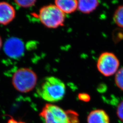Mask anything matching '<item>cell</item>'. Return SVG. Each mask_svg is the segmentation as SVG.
I'll list each match as a JSON object with an SVG mask.
<instances>
[{
    "mask_svg": "<svg viewBox=\"0 0 123 123\" xmlns=\"http://www.w3.org/2000/svg\"><path fill=\"white\" fill-rule=\"evenodd\" d=\"M24 44L22 40L12 37L5 43L4 51L6 54L12 58L21 57L24 53Z\"/></svg>",
    "mask_w": 123,
    "mask_h": 123,
    "instance_id": "8992f818",
    "label": "cell"
},
{
    "mask_svg": "<svg viewBox=\"0 0 123 123\" xmlns=\"http://www.w3.org/2000/svg\"><path fill=\"white\" fill-rule=\"evenodd\" d=\"M88 123H110L109 115L105 110H92L88 115Z\"/></svg>",
    "mask_w": 123,
    "mask_h": 123,
    "instance_id": "ba28073f",
    "label": "cell"
},
{
    "mask_svg": "<svg viewBox=\"0 0 123 123\" xmlns=\"http://www.w3.org/2000/svg\"><path fill=\"white\" fill-rule=\"evenodd\" d=\"M2 39L1 38L0 36V49H1V47H2Z\"/></svg>",
    "mask_w": 123,
    "mask_h": 123,
    "instance_id": "e0dca14e",
    "label": "cell"
},
{
    "mask_svg": "<svg viewBox=\"0 0 123 123\" xmlns=\"http://www.w3.org/2000/svg\"><path fill=\"white\" fill-rule=\"evenodd\" d=\"M37 80V75L33 71L27 68H22L13 74L12 84L18 91L27 92L35 87Z\"/></svg>",
    "mask_w": 123,
    "mask_h": 123,
    "instance_id": "277c9868",
    "label": "cell"
},
{
    "mask_svg": "<svg viewBox=\"0 0 123 123\" xmlns=\"http://www.w3.org/2000/svg\"><path fill=\"white\" fill-rule=\"evenodd\" d=\"M16 11L13 6L6 2H0V24L6 25L13 21Z\"/></svg>",
    "mask_w": 123,
    "mask_h": 123,
    "instance_id": "52a82bcc",
    "label": "cell"
},
{
    "mask_svg": "<svg viewBox=\"0 0 123 123\" xmlns=\"http://www.w3.org/2000/svg\"><path fill=\"white\" fill-rule=\"evenodd\" d=\"M113 19L118 26L123 28V5L119 6L115 10Z\"/></svg>",
    "mask_w": 123,
    "mask_h": 123,
    "instance_id": "8fae6325",
    "label": "cell"
},
{
    "mask_svg": "<svg viewBox=\"0 0 123 123\" xmlns=\"http://www.w3.org/2000/svg\"><path fill=\"white\" fill-rule=\"evenodd\" d=\"M38 17L43 25L53 29L62 26L65 20V14L55 5H49L41 8Z\"/></svg>",
    "mask_w": 123,
    "mask_h": 123,
    "instance_id": "3957f363",
    "label": "cell"
},
{
    "mask_svg": "<svg viewBox=\"0 0 123 123\" xmlns=\"http://www.w3.org/2000/svg\"><path fill=\"white\" fill-rule=\"evenodd\" d=\"M99 4L96 0H78V8L82 13L89 14L96 10Z\"/></svg>",
    "mask_w": 123,
    "mask_h": 123,
    "instance_id": "30bf717a",
    "label": "cell"
},
{
    "mask_svg": "<svg viewBox=\"0 0 123 123\" xmlns=\"http://www.w3.org/2000/svg\"><path fill=\"white\" fill-rule=\"evenodd\" d=\"M78 98L80 100L85 102H89L91 99L90 95L85 92L79 93L78 95Z\"/></svg>",
    "mask_w": 123,
    "mask_h": 123,
    "instance_id": "9a60e30c",
    "label": "cell"
},
{
    "mask_svg": "<svg viewBox=\"0 0 123 123\" xmlns=\"http://www.w3.org/2000/svg\"><path fill=\"white\" fill-rule=\"evenodd\" d=\"M119 66V60L113 53H102L98 59V70L105 77H110L116 74L118 71Z\"/></svg>",
    "mask_w": 123,
    "mask_h": 123,
    "instance_id": "5b68a950",
    "label": "cell"
},
{
    "mask_svg": "<svg viewBox=\"0 0 123 123\" xmlns=\"http://www.w3.org/2000/svg\"><path fill=\"white\" fill-rule=\"evenodd\" d=\"M37 92L45 101L56 102L63 98L66 92V86L61 80L55 77H49L42 81Z\"/></svg>",
    "mask_w": 123,
    "mask_h": 123,
    "instance_id": "7a4b0ae2",
    "label": "cell"
},
{
    "mask_svg": "<svg viewBox=\"0 0 123 123\" xmlns=\"http://www.w3.org/2000/svg\"><path fill=\"white\" fill-rule=\"evenodd\" d=\"M14 2L20 7L28 8L35 4L36 0H15Z\"/></svg>",
    "mask_w": 123,
    "mask_h": 123,
    "instance_id": "4fadbf2b",
    "label": "cell"
},
{
    "mask_svg": "<svg viewBox=\"0 0 123 123\" xmlns=\"http://www.w3.org/2000/svg\"><path fill=\"white\" fill-rule=\"evenodd\" d=\"M44 123H79V115L75 111L64 110L57 105L47 104L40 113Z\"/></svg>",
    "mask_w": 123,
    "mask_h": 123,
    "instance_id": "6da1fadb",
    "label": "cell"
},
{
    "mask_svg": "<svg viewBox=\"0 0 123 123\" xmlns=\"http://www.w3.org/2000/svg\"><path fill=\"white\" fill-rule=\"evenodd\" d=\"M7 123H25L22 121H17V120L13 119L12 118H11L9 119L7 122Z\"/></svg>",
    "mask_w": 123,
    "mask_h": 123,
    "instance_id": "2e32d148",
    "label": "cell"
},
{
    "mask_svg": "<svg viewBox=\"0 0 123 123\" xmlns=\"http://www.w3.org/2000/svg\"><path fill=\"white\" fill-rule=\"evenodd\" d=\"M117 115L119 119L123 122V100L119 103L117 107Z\"/></svg>",
    "mask_w": 123,
    "mask_h": 123,
    "instance_id": "5bb4252c",
    "label": "cell"
},
{
    "mask_svg": "<svg viewBox=\"0 0 123 123\" xmlns=\"http://www.w3.org/2000/svg\"><path fill=\"white\" fill-rule=\"evenodd\" d=\"M114 80L116 86L123 91V67L117 72Z\"/></svg>",
    "mask_w": 123,
    "mask_h": 123,
    "instance_id": "7c38bea8",
    "label": "cell"
},
{
    "mask_svg": "<svg viewBox=\"0 0 123 123\" xmlns=\"http://www.w3.org/2000/svg\"><path fill=\"white\" fill-rule=\"evenodd\" d=\"M55 5L64 14L73 13L78 8V0H57L55 1Z\"/></svg>",
    "mask_w": 123,
    "mask_h": 123,
    "instance_id": "9c48e42d",
    "label": "cell"
}]
</instances>
